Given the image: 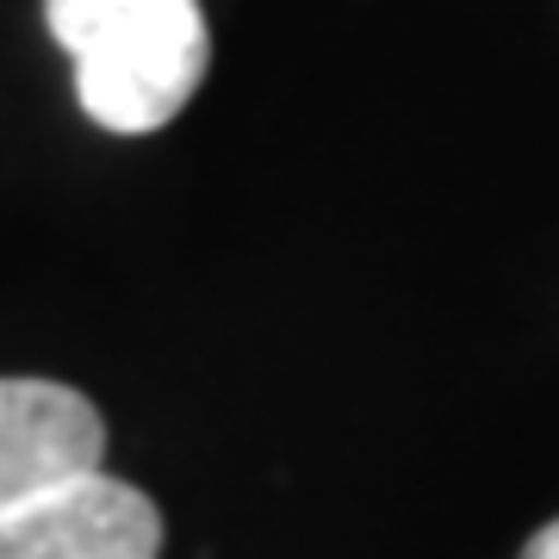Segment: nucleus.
<instances>
[{
    "instance_id": "f03ea898",
    "label": "nucleus",
    "mask_w": 559,
    "mask_h": 559,
    "mask_svg": "<svg viewBox=\"0 0 559 559\" xmlns=\"http://www.w3.org/2000/svg\"><path fill=\"white\" fill-rule=\"evenodd\" d=\"M162 510L138 485L81 473L0 516V559H156Z\"/></svg>"
},
{
    "instance_id": "f257e3e1",
    "label": "nucleus",
    "mask_w": 559,
    "mask_h": 559,
    "mask_svg": "<svg viewBox=\"0 0 559 559\" xmlns=\"http://www.w3.org/2000/svg\"><path fill=\"white\" fill-rule=\"evenodd\" d=\"M44 25L75 62L81 112L119 138L180 119L212 62L200 0H44Z\"/></svg>"
},
{
    "instance_id": "7ed1b4c3",
    "label": "nucleus",
    "mask_w": 559,
    "mask_h": 559,
    "mask_svg": "<svg viewBox=\"0 0 559 559\" xmlns=\"http://www.w3.org/2000/svg\"><path fill=\"white\" fill-rule=\"evenodd\" d=\"M106 423L75 385L0 380V516L57 485L100 473Z\"/></svg>"
},
{
    "instance_id": "20e7f679",
    "label": "nucleus",
    "mask_w": 559,
    "mask_h": 559,
    "mask_svg": "<svg viewBox=\"0 0 559 559\" xmlns=\"http://www.w3.org/2000/svg\"><path fill=\"white\" fill-rule=\"evenodd\" d=\"M522 559H559V516L547 522V528H540V535L528 540V547H522Z\"/></svg>"
}]
</instances>
